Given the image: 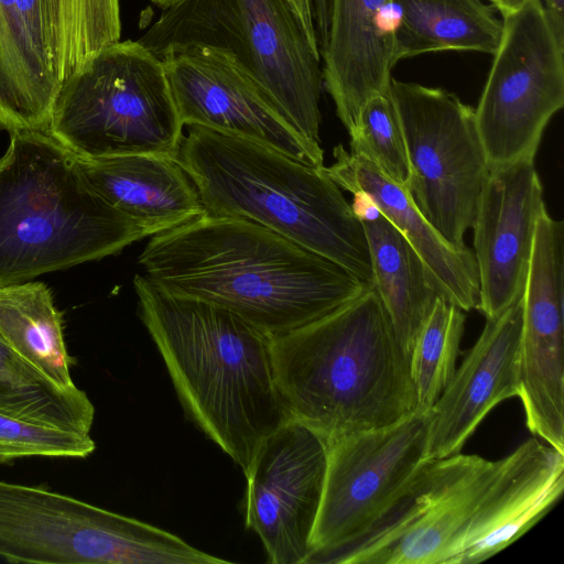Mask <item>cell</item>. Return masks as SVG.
<instances>
[{
	"label": "cell",
	"mask_w": 564,
	"mask_h": 564,
	"mask_svg": "<svg viewBox=\"0 0 564 564\" xmlns=\"http://www.w3.org/2000/svg\"><path fill=\"white\" fill-rule=\"evenodd\" d=\"M564 489V453L529 438L498 460L454 454L427 459L335 564H476L540 521Z\"/></svg>",
	"instance_id": "1"
},
{
	"label": "cell",
	"mask_w": 564,
	"mask_h": 564,
	"mask_svg": "<svg viewBox=\"0 0 564 564\" xmlns=\"http://www.w3.org/2000/svg\"><path fill=\"white\" fill-rule=\"evenodd\" d=\"M138 260L162 290L225 307L270 337L332 313L372 285L237 217L204 214L153 235Z\"/></svg>",
	"instance_id": "2"
},
{
	"label": "cell",
	"mask_w": 564,
	"mask_h": 564,
	"mask_svg": "<svg viewBox=\"0 0 564 564\" xmlns=\"http://www.w3.org/2000/svg\"><path fill=\"white\" fill-rule=\"evenodd\" d=\"M139 316L186 416L246 474L263 440L291 419L279 391L271 337L219 305L133 279Z\"/></svg>",
	"instance_id": "3"
},
{
	"label": "cell",
	"mask_w": 564,
	"mask_h": 564,
	"mask_svg": "<svg viewBox=\"0 0 564 564\" xmlns=\"http://www.w3.org/2000/svg\"><path fill=\"white\" fill-rule=\"evenodd\" d=\"M290 416L327 442L416 412L410 358L373 285L332 313L271 337Z\"/></svg>",
	"instance_id": "4"
},
{
	"label": "cell",
	"mask_w": 564,
	"mask_h": 564,
	"mask_svg": "<svg viewBox=\"0 0 564 564\" xmlns=\"http://www.w3.org/2000/svg\"><path fill=\"white\" fill-rule=\"evenodd\" d=\"M177 160L206 215L257 223L373 283L364 227L325 166L198 126L183 137Z\"/></svg>",
	"instance_id": "5"
},
{
	"label": "cell",
	"mask_w": 564,
	"mask_h": 564,
	"mask_svg": "<svg viewBox=\"0 0 564 564\" xmlns=\"http://www.w3.org/2000/svg\"><path fill=\"white\" fill-rule=\"evenodd\" d=\"M144 237L47 131L10 133L0 158V286L116 254Z\"/></svg>",
	"instance_id": "6"
},
{
	"label": "cell",
	"mask_w": 564,
	"mask_h": 564,
	"mask_svg": "<svg viewBox=\"0 0 564 564\" xmlns=\"http://www.w3.org/2000/svg\"><path fill=\"white\" fill-rule=\"evenodd\" d=\"M183 128L162 59L119 40L61 83L48 133L79 159L177 158Z\"/></svg>",
	"instance_id": "7"
},
{
	"label": "cell",
	"mask_w": 564,
	"mask_h": 564,
	"mask_svg": "<svg viewBox=\"0 0 564 564\" xmlns=\"http://www.w3.org/2000/svg\"><path fill=\"white\" fill-rule=\"evenodd\" d=\"M0 557L46 564H219L182 538L70 496L0 480Z\"/></svg>",
	"instance_id": "8"
},
{
	"label": "cell",
	"mask_w": 564,
	"mask_h": 564,
	"mask_svg": "<svg viewBox=\"0 0 564 564\" xmlns=\"http://www.w3.org/2000/svg\"><path fill=\"white\" fill-rule=\"evenodd\" d=\"M409 161L412 200L452 246L464 249L489 173L474 108L443 88L391 79Z\"/></svg>",
	"instance_id": "9"
},
{
	"label": "cell",
	"mask_w": 564,
	"mask_h": 564,
	"mask_svg": "<svg viewBox=\"0 0 564 564\" xmlns=\"http://www.w3.org/2000/svg\"><path fill=\"white\" fill-rule=\"evenodd\" d=\"M502 33L475 121L489 169L534 161L552 117L564 106V40L541 0L502 17Z\"/></svg>",
	"instance_id": "10"
},
{
	"label": "cell",
	"mask_w": 564,
	"mask_h": 564,
	"mask_svg": "<svg viewBox=\"0 0 564 564\" xmlns=\"http://www.w3.org/2000/svg\"><path fill=\"white\" fill-rule=\"evenodd\" d=\"M430 412L327 442V468L308 563L366 534L427 460Z\"/></svg>",
	"instance_id": "11"
},
{
	"label": "cell",
	"mask_w": 564,
	"mask_h": 564,
	"mask_svg": "<svg viewBox=\"0 0 564 564\" xmlns=\"http://www.w3.org/2000/svg\"><path fill=\"white\" fill-rule=\"evenodd\" d=\"M162 59L183 126H198L269 145L315 167L324 151L303 139L260 84L230 52L169 48Z\"/></svg>",
	"instance_id": "12"
},
{
	"label": "cell",
	"mask_w": 564,
	"mask_h": 564,
	"mask_svg": "<svg viewBox=\"0 0 564 564\" xmlns=\"http://www.w3.org/2000/svg\"><path fill=\"white\" fill-rule=\"evenodd\" d=\"M327 441L289 419L260 444L245 474L246 528L270 564H306L327 468Z\"/></svg>",
	"instance_id": "13"
},
{
	"label": "cell",
	"mask_w": 564,
	"mask_h": 564,
	"mask_svg": "<svg viewBox=\"0 0 564 564\" xmlns=\"http://www.w3.org/2000/svg\"><path fill=\"white\" fill-rule=\"evenodd\" d=\"M230 52L270 94L288 122L321 147V55L286 0H231Z\"/></svg>",
	"instance_id": "14"
},
{
	"label": "cell",
	"mask_w": 564,
	"mask_h": 564,
	"mask_svg": "<svg viewBox=\"0 0 564 564\" xmlns=\"http://www.w3.org/2000/svg\"><path fill=\"white\" fill-rule=\"evenodd\" d=\"M545 209L534 161L489 170L471 225L478 310L486 318L523 294L538 221Z\"/></svg>",
	"instance_id": "15"
},
{
	"label": "cell",
	"mask_w": 564,
	"mask_h": 564,
	"mask_svg": "<svg viewBox=\"0 0 564 564\" xmlns=\"http://www.w3.org/2000/svg\"><path fill=\"white\" fill-rule=\"evenodd\" d=\"M523 294L485 327L430 411L427 459L460 453L485 416L521 393Z\"/></svg>",
	"instance_id": "16"
},
{
	"label": "cell",
	"mask_w": 564,
	"mask_h": 564,
	"mask_svg": "<svg viewBox=\"0 0 564 564\" xmlns=\"http://www.w3.org/2000/svg\"><path fill=\"white\" fill-rule=\"evenodd\" d=\"M564 224L539 218L523 291L521 393L525 409L553 412L564 403Z\"/></svg>",
	"instance_id": "17"
},
{
	"label": "cell",
	"mask_w": 564,
	"mask_h": 564,
	"mask_svg": "<svg viewBox=\"0 0 564 564\" xmlns=\"http://www.w3.org/2000/svg\"><path fill=\"white\" fill-rule=\"evenodd\" d=\"M394 23L393 0H330L322 78L348 133L365 105L388 93L398 63Z\"/></svg>",
	"instance_id": "18"
},
{
	"label": "cell",
	"mask_w": 564,
	"mask_h": 564,
	"mask_svg": "<svg viewBox=\"0 0 564 564\" xmlns=\"http://www.w3.org/2000/svg\"><path fill=\"white\" fill-rule=\"evenodd\" d=\"M335 162L325 167L344 191L366 196L405 237L423 260L441 296L464 312L479 307V280L474 252L448 243L419 210L405 187L384 176L368 160L337 145Z\"/></svg>",
	"instance_id": "19"
},
{
	"label": "cell",
	"mask_w": 564,
	"mask_h": 564,
	"mask_svg": "<svg viewBox=\"0 0 564 564\" xmlns=\"http://www.w3.org/2000/svg\"><path fill=\"white\" fill-rule=\"evenodd\" d=\"M76 161L93 188L145 237L205 214L198 191L177 158L127 154Z\"/></svg>",
	"instance_id": "20"
},
{
	"label": "cell",
	"mask_w": 564,
	"mask_h": 564,
	"mask_svg": "<svg viewBox=\"0 0 564 564\" xmlns=\"http://www.w3.org/2000/svg\"><path fill=\"white\" fill-rule=\"evenodd\" d=\"M352 207L364 227L372 285L410 358L417 334L441 296L423 260L405 237L364 195Z\"/></svg>",
	"instance_id": "21"
},
{
	"label": "cell",
	"mask_w": 564,
	"mask_h": 564,
	"mask_svg": "<svg viewBox=\"0 0 564 564\" xmlns=\"http://www.w3.org/2000/svg\"><path fill=\"white\" fill-rule=\"evenodd\" d=\"M61 82L31 40L18 0H0V129L48 131Z\"/></svg>",
	"instance_id": "22"
},
{
	"label": "cell",
	"mask_w": 564,
	"mask_h": 564,
	"mask_svg": "<svg viewBox=\"0 0 564 564\" xmlns=\"http://www.w3.org/2000/svg\"><path fill=\"white\" fill-rule=\"evenodd\" d=\"M395 58L444 51L494 54L502 21L482 0H393Z\"/></svg>",
	"instance_id": "23"
},
{
	"label": "cell",
	"mask_w": 564,
	"mask_h": 564,
	"mask_svg": "<svg viewBox=\"0 0 564 564\" xmlns=\"http://www.w3.org/2000/svg\"><path fill=\"white\" fill-rule=\"evenodd\" d=\"M0 337L59 388H77L70 375L62 316L44 283L0 286Z\"/></svg>",
	"instance_id": "24"
},
{
	"label": "cell",
	"mask_w": 564,
	"mask_h": 564,
	"mask_svg": "<svg viewBox=\"0 0 564 564\" xmlns=\"http://www.w3.org/2000/svg\"><path fill=\"white\" fill-rule=\"evenodd\" d=\"M0 412L29 422L90 433L95 406L85 391L59 388L0 337Z\"/></svg>",
	"instance_id": "25"
},
{
	"label": "cell",
	"mask_w": 564,
	"mask_h": 564,
	"mask_svg": "<svg viewBox=\"0 0 564 564\" xmlns=\"http://www.w3.org/2000/svg\"><path fill=\"white\" fill-rule=\"evenodd\" d=\"M50 50L58 80L121 36L120 0H47Z\"/></svg>",
	"instance_id": "26"
},
{
	"label": "cell",
	"mask_w": 564,
	"mask_h": 564,
	"mask_svg": "<svg viewBox=\"0 0 564 564\" xmlns=\"http://www.w3.org/2000/svg\"><path fill=\"white\" fill-rule=\"evenodd\" d=\"M465 313L437 297L415 339L410 371L416 395V412H430L449 383L459 354Z\"/></svg>",
	"instance_id": "27"
},
{
	"label": "cell",
	"mask_w": 564,
	"mask_h": 564,
	"mask_svg": "<svg viewBox=\"0 0 564 564\" xmlns=\"http://www.w3.org/2000/svg\"><path fill=\"white\" fill-rule=\"evenodd\" d=\"M350 135V153L372 163L384 176L405 187L409 161L397 109L389 94L371 98Z\"/></svg>",
	"instance_id": "28"
},
{
	"label": "cell",
	"mask_w": 564,
	"mask_h": 564,
	"mask_svg": "<svg viewBox=\"0 0 564 564\" xmlns=\"http://www.w3.org/2000/svg\"><path fill=\"white\" fill-rule=\"evenodd\" d=\"M95 448L90 433L29 422L0 412V463L31 456L84 458Z\"/></svg>",
	"instance_id": "29"
},
{
	"label": "cell",
	"mask_w": 564,
	"mask_h": 564,
	"mask_svg": "<svg viewBox=\"0 0 564 564\" xmlns=\"http://www.w3.org/2000/svg\"><path fill=\"white\" fill-rule=\"evenodd\" d=\"M311 46L319 54L311 0H286Z\"/></svg>",
	"instance_id": "30"
},
{
	"label": "cell",
	"mask_w": 564,
	"mask_h": 564,
	"mask_svg": "<svg viewBox=\"0 0 564 564\" xmlns=\"http://www.w3.org/2000/svg\"><path fill=\"white\" fill-rule=\"evenodd\" d=\"M318 48L325 43L329 21L330 0H311Z\"/></svg>",
	"instance_id": "31"
},
{
	"label": "cell",
	"mask_w": 564,
	"mask_h": 564,
	"mask_svg": "<svg viewBox=\"0 0 564 564\" xmlns=\"http://www.w3.org/2000/svg\"><path fill=\"white\" fill-rule=\"evenodd\" d=\"M557 35L564 40V0H541Z\"/></svg>",
	"instance_id": "32"
},
{
	"label": "cell",
	"mask_w": 564,
	"mask_h": 564,
	"mask_svg": "<svg viewBox=\"0 0 564 564\" xmlns=\"http://www.w3.org/2000/svg\"><path fill=\"white\" fill-rule=\"evenodd\" d=\"M490 6L500 12V14L508 15L519 11L523 8L530 0H488Z\"/></svg>",
	"instance_id": "33"
},
{
	"label": "cell",
	"mask_w": 564,
	"mask_h": 564,
	"mask_svg": "<svg viewBox=\"0 0 564 564\" xmlns=\"http://www.w3.org/2000/svg\"><path fill=\"white\" fill-rule=\"evenodd\" d=\"M149 1L152 2L153 4H155L156 7H159L160 9L165 10V9L176 4L181 0H149Z\"/></svg>",
	"instance_id": "34"
}]
</instances>
